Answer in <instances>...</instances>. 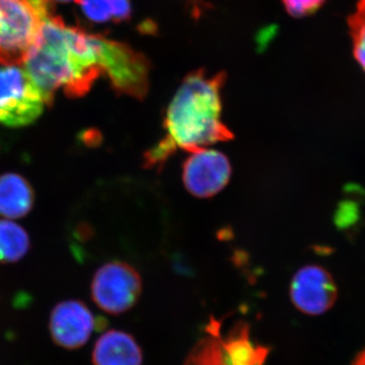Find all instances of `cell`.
Returning a JSON list of instances; mask_svg holds the SVG:
<instances>
[{"label":"cell","instance_id":"cell-1","mask_svg":"<svg viewBox=\"0 0 365 365\" xmlns=\"http://www.w3.org/2000/svg\"><path fill=\"white\" fill-rule=\"evenodd\" d=\"M227 74L204 69L182 79L163 117L165 135L143 155L146 169H163L178 150L194 151L234 139L222 120V91Z\"/></svg>","mask_w":365,"mask_h":365},{"label":"cell","instance_id":"cell-2","mask_svg":"<svg viewBox=\"0 0 365 365\" xmlns=\"http://www.w3.org/2000/svg\"><path fill=\"white\" fill-rule=\"evenodd\" d=\"M101 37L64 25L58 18L42 20L24 68L39 88L46 105L56 91L68 97L85 96L103 73Z\"/></svg>","mask_w":365,"mask_h":365},{"label":"cell","instance_id":"cell-3","mask_svg":"<svg viewBox=\"0 0 365 365\" xmlns=\"http://www.w3.org/2000/svg\"><path fill=\"white\" fill-rule=\"evenodd\" d=\"M269 352L268 347L252 339L245 322L225 330L222 321L210 318L205 336L190 351L184 365H265Z\"/></svg>","mask_w":365,"mask_h":365},{"label":"cell","instance_id":"cell-4","mask_svg":"<svg viewBox=\"0 0 365 365\" xmlns=\"http://www.w3.org/2000/svg\"><path fill=\"white\" fill-rule=\"evenodd\" d=\"M45 106L42 93L24 67H0V123L9 127L32 124Z\"/></svg>","mask_w":365,"mask_h":365},{"label":"cell","instance_id":"cell-5","mask_svg":"<svg viewBox=\"0 0 365 365\" xmlns=\"http://www.w3.org/2000/svg\"><path fill=\"white\" fill-rule=\"evenodd\" d=\"M41 23L26 0H0V64H24Z\"/></svg>","mask_w":365,"mask_h":365},{"label":"cell","instance_id":"cell-6","mask_svg":"<svg viewBox=\"0 0 365 365\" xmlns=\"http://www.w3.org/2000/svg\"><path fill=\"white\" fill-rule=\"evenodd\" d=\"M143 290L136 269L122 261L105 264L91 282V297L101 309L111 314H123L135 306Z\"/></svg>","mask_w":365,"mask_h":365},{"label":"cell","instance_id":"cell-7","mask_svg":"<svg viewBox=\"0 0 365 365\" xmlns=\"http://www.w3.org/2000/svg\"><path fill=\"white\" fill-rule=\"evenodd\" d=\"M189 153L182 173L187 191L198 198H210L220 193L232 176V165L227 155L207 148Z\"/></svg>","mask_w":365,"mask_h":365},{"label":"cell","instance_id":"cell-8","mask_svg":"<svg viewBox=\"0 0 365 365\" xmlns=\"http://www.w3.org/2000/svg\"><path fill=\"white\" fill-rule=\"evenodd\" d=\"M289 292L294 307L309 316L327 313L338 294L332 275L318 265L300 268L292 278Z\"/></svg>","mask_w":365,"mask_h":365},{"label":"cell","instance_id":"cell-9","mask_svg":"<svg viewBox=\"0 0 365 365\" xmlns=\"http://www.w3.org/2000/svg\"><path fill=\"white\" fill-rule=\"evenodd\" d=\"M103 326L104 323L78 300L60 302L53 309L50 318L53 340L66 349H78L85 345L93 331Z\"/></svg>","mask_w":365,"mask_h":365},{"label":"cell","instance_id":"cell-10","mask_svg":"<svg viewBox=\"0 0 365 365\" xmlns=\"http://www.w3.org/2000/svg\"><path fill=\"white\" fill-rule=\"evenodd\" d=\"M95 365H141L143 352L135 339L122 331H109L96 343Z\"/></svg>","mask_w":365,"mask_h":365},{"label":"cell","instance_id":"cell-11","mask_svg":"<svg viewBox=\"0 0 365 365\" xmlns=\"http://www.w3.org/2000/svg\"><path fill=\"white\" fill-rule=\"evenodd\" d=\"M33 205L34 191L25 178L14 173L0 176V215L13 220L24 217Z\"/></svg>","mask_w":365,"mask_h":365},{"label":"cell","instance_id":"cell-12","mask_svg":"<svg viewBox=\"0 0 365 365\" xmlns=\"http://www.w3.org/2000/svg\"><path fill=\"white\" fill-rule=\"evenodd\" d=\"M30 248V239L21 225L0 220V263L23 259Z\"/></svg>","mask_w":365,"mask_h":365},{"label":"cell","instance_id":"cell-13","mask_svg":"<svg viewBox=\"0 0 365 365\" xmlns=\"http://www.w3.org/2000/svg\"><path fill=\"white\" fill-rule=\"evenodd\" d=\"M81 9L86 18L95 23H121L130 19V0H81Z\"/></svg>","mask_w":365,"mask_h":365},{"label":"cell","instance_id":"cell-14","mask_svg":"<svg viewBox=\"0 0 365 365\" xmlns=\"http://www.w3.org/2000/svg\"><path fill=\"white\" fill-rule=\"evenodd\" d=\"M353 55L365 72V0H359L354 13L348 16Z\"/></svg>","mask_w":365,"mask_h":365},{"label":"cell","instance_id":"cell-15","mask_svg":"<svg viewBox=\"0 0 365 365\" xmlns=\"http://www.w3.org/2000/svg\"><path fill=\"white\" fill-rule=\"evenodd\" d=\"M288 14L294 18L311 16L321 9L326 0H281Z\"/></svg>","mask_w":365,"mask_h":365},{"label":"cell","instance_id":"cell-16","mask_svg":"<svg viewBox=\"0 0 365 365\" xmlns=\"http://www.w3.org/2000/svg\"><path fill=\"white\" fill-rule=\"evenodd\" d=\"M26 1L32 6L36 13L39 14L42 20L49 16V14H48V0H26Z\"/></svg>","mask_w":365,"mask_h":365},{"label":"cell","instance_id":"cell-17","mask_svg":"<svg viewBox=\"0 0 365 365\" xmlns=\"http://www.w3.org/2000/svg\"><path fill=\"white\" fill-rule=\"evenodd\" d=\"M350 365H365V346L364 349L355 356Z\"/></svg>","mask_w":365,"mask_h":365},{"label":"cell","instance_id":"cell-18","mask_svg":"<svg viewBox=\"0 0 365 365\" xmlns=\"http://www.w3.org/2000/svg\"><path fill=\"white\" fill-rule=\"evenodd\" d=\"M55 1L68 2L71 1V0H55Z\"/></svg>","mask_w":365,"mask_h":365}]
</instances>
